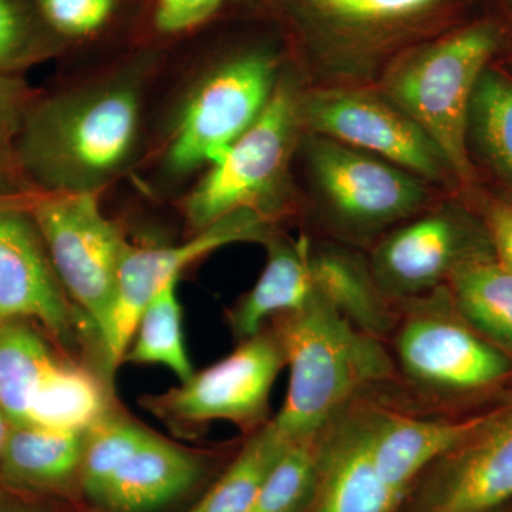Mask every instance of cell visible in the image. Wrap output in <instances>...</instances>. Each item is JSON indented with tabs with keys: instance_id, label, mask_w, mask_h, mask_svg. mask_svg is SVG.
I'll return each instance as SVG.
<instances>
[{
	"instance_id": "obj_13",
	"label": "cell",
	"mask_w": 512,
	"mask_h": 512,
	"mask_svg": "<svg viewBox=\"0 0 512 512\" xmlns=\"http://www.w3.org/2000/svg\"><path fill=\"white\" fill-rule=\"evenodd\" d=\"M493 248L460 210L441 204L397 225L373 249L369 264L390 301H410L437 291L467 259Z\"/></svg>"
},
{
	"instance_id": "obj_11",
	"label": "cell",
	"mask_w": 512,
	"mask_h": 512,
	"mask_svg": "<svg viewBox=\"0 0 512 512\" xmlns=\"http://www.w3.org/2000/svg\"><path fill=\"white\" fill-rule=\"evenodd\" d=\"M272 215L244 208L197 231L194 238L168 247L133 248L121 265L116 305L109 329L101 338L107 372L123 362L138 318L148 303L171 282L180 281L181 272L202 256L235 242H265L272 234Z\"/></svg>"
},
{
	"instance_id": "obj_9",
	"label": "cell",
	"mask_w": 512,
	"mask_h": 512,
	"mask_svg": "<svg viewBox=\"0 0 512 512\" xmlns=\"http://www.w3.org/2000/svg\"><path fill=\"white\" fill-rule=\"evenodd\" d=\"M279 63L268 50L225 60L198 83L174 128L167 151L171 173L218 163L264 111L279 82Z\"/></svg>"
},
{
	"instance_id": "obj_7",
	"label": "cell",
	"mask_w": 512,
	"mask_h": 512,
	"mask_svg": "<svg viewBox=\"0 0 512 512\" xmlns=\"http://www.w3.org/2000/svg\"><path fill=\"white\" fill-rule=\"evenodd\" d=\"M97 192H45L35 197L29 212L60 285L82 306L101 339L131 245L101 211Z\"/></svg>"
},
{
	"instance_id": "obj_19",
	"label": "cell",
	"mask_w": 512,
	"mask_h": 512,
	"mask_svg": "<svg viewBox=\"0 0 512 512\" xmlns=\"http://www.w3.org/2000/svg\"><path fill=\"white\" fill-rule=\"evenodd\" d=\"M269 256L258 281L229 313L232 332L239 340L254 338L272 316L299 311L313 292L309 252L311 241L268 242Z\"/></svg>"
},
{
	"instance_id": "obj_17",
	"label": "cell",
	"mask_w": 512,
	"mask_h": 512,
	"mask_svg": "<svg viewBox=\"0 0 512 512\" xmlns=\"http://www.w3.org/2000/svg\"><path fill=\"white\" fill-rule=\"evenodd\" d=\"M200 476L197 458L153 434L114 474L97 505L110 512L160 510L187 493Z\"/></svg>"
},
{
	"instance_id": "obj_25",
	"label": "cell",
	"mask_w": 512,
	"mask_h": 512,
	"mask_svg": "<svg viewBox=\"0 0 512 512\" xmlns=\"http://www.w3.org/2000/svg\"><path fill=\"white\" fill-rule=\"evenodd\" d=\"M291 443L274 421L264 424L190 512H248L266 477Z\"/></svg>"
},
{
	"instance_id": "obj_6",
	"label": "cell",
	"mask_w": 512,
	"mask_h": 512,
	"mask_svg": "<svg viewBox=\"0 0 512 512\" xmlns=\"http://www.w3.org/2000/svg\"><path fill=\"white\" fill-rule=\"evenodd\" d=\"M309 180L330 224L353 239H369L416 217L431 204L420 177L367 151L303 133Z\"/></svg>"
},
{
	"instance_id": "obj_14",
	"label": "cell",
	"mask_w": 512,
	"mask_h": 512,
	"mask_svg": "<svg viewBox=\"0 0 512 512\" xmlns=\"http://www.w3.org/2000/svg\"><path fill=\"white\" fill-rule=\"evenodd\" d=\"M373 400L363 396L318 434L319 468L312 512H397L404 495L377 467Z\"/></svg>"
},
{
	"instance_id": "obj_32",
	"label": "cell",
	"mask_w": 512,
	"mask_h": 512,
	"mask_svg": "<svg viewBox=\"0 0 512 512\" xmlns=\"http://www.w3.org/2000/svg\"><path fill=\"white\" fill-rule=\"evenodd\" d=\"M28 107V86L18 77L0 74V141L20 127Z\"/></svg>"
},
{
	"instance_id": "obj_21",
	"label": "cell",
	"mask_w": 512,
	"mask_h": 512,
	"mask_svg": "<svg viewBox=\"0 0 512 512\" xmlns=\"http://www.w3.org/2000/svg\"><path fill=\"white\" fill-rule=\"evenodd\" d=\"M447 285L458 313L488 338L512 350V271L495 249L467 259Z\"/></svg>"
},
{
	"instance_id": "obj_18",
	"label": "cell",
	"mask_w": 512,
	"mask_h": 512,
	"mask_svg": "<svg viewBox=\"0 0 512 512\" xmlns=\"http://www.w3.org/2000/svg\"><path fill=\"white\" fill-rule=\"evenodd\" d=\"M309 265L315 292L355 328L379 339L392 332L396 316L369 261L338 245L311 244Z\"/></svg>"
},
{
	"instance_id": "obj_36",
	"label": "cell",
	"mask_w": 512,
	"mask_h": 512,
	"mask_svg": "<svg viewBox=\"0 0 512 512\" xmlns=\"http://www.w3.org/2000/svg\"><path fill=\"white\" fill-rule=\"evenodd\" d=\"M0 512H23V511L9 510V508H0Z\"/></svg>"
},
{
	"instance_id": "obj_20",
	"label": "cell",
	"mask_w": 512,
	"mask_h": 512,
	"mask_svg": "<svg viewBox=\"0 0 512 512\" xmlns=\"http://www.w3.org/2000/svg\"><path fill=\"white\" fill-rule=\"evenodd\" d=\"M86 434L46 427L12 426L0 457V476L23 491L62 488L80 473Z\"/></svg>"
},
{
	"instance_id": "obj_10",
	"label": "cell",
	"mask_w": 512,
	"mask_h": 512,
	"mask_svg": "<svg viewBox=\"0 0 512 512\" xmlns=\"http://www.w3.org/2000/svg\"><path fill=\"white\" fill-rule=\"evenodd\" d=\"M285 365L278 336L259 333L187 382L144 399V407L177 429L227 420L254 429L269 413V396Z\"/></svg>"
},
{
	"instance_id": "obj_4",
	"label": "cell",
	"mask_w": 512,
	"mask_h": 512,
	"mask_svg": "<svg viewBox=\"0 0 512 512\" xmlns=\"http://www.w3.org/2000/svg\"><path fill=\"white\" fill-rule=\"evenodd\" d=\"M446 0H296L311 87L375 86Z\"/></svg>"
},
{
	"instance_id": "obj_29",
	"label": "cell",
	"mask_w": 512,
	"mask_h": 512,
	"mask_svg": "<svg viewBox=\"0 0 512 512\" xmlns=\"http://www.w3.org/2000/svg\"><path fill=\"white\" fill-rule=\"evenodd\" d=\"M35 29L18 0H0V74H10L40 56Z\"/></svg>"
},
{
	"instance_id": "obj_12",
	"label": "cell",
	"mask_w": 512,
	"mask_h": 512,
	"mask_svg": "<svg viewBox=\"0 0 512 512\" xmlns=\"http://www.w3.org/2000/svg\"><path fill=\"white\" fill-rule=\"evenodd\" d=\"M443 289L430 293L397 332L396 353L407 376L433 392L463 393L503 380L512 362L463 323L446 315Z\"/></svg>"
},
{
	"instance_id": "obj_2",
	"label": "cell",
	"mask_w": 512,
	"mask_h": 512,
	"mask_svg": "<svg viewBox=\"0 0 512 512\" xmlns=\"http://www.w3.org/2000/svg\"><path fill=\"white\" fill-rule=\"evenodd\" d=\"M276 336L289 367V389L272 421L291 441L318 436L393 375L382 340L355 328L316 292L299 311L284 315Z\"/></svg>"
},
{
	"instance_id": "obj_33",
	"label": "cell",
	"mask_w": 512,
	"mask_h": 512,
	"mask_svg": "<svg viewBox=\"0 0 512 512\" xmlns=\"http://www.w3.org/2000/svg\"><path fill=\"white\" fill-rule=\"evenodd\" d=\"M488 232L495 254L512 271V205L495 202L488 212Z\"/></svg>"
},
{
	"instance_id": "obj_34",
	"label": "cell",
	"mask_w": 512,
	"mask_h": 512,
	"mask_svg": "<svg viewBox=\"0 0 512 512\" xmlns=\"http://www.w3.org/2000/svg\"><path fill=\"white\" fill-rule=\"evenodd\" d=\"M33 200H35V198L26 200V198L6 197V195H0V210H6V208H29L30 205H32Z\"/></svg>"
},
{
	"instance_id": "obj_26",
	"label": "cell",
	"mask_w": 512,
	"mask_h": 512,
	"mask_svg": "<svg viewBox=\"0 0 512 512\" xmlns=\"http://www.w3.org/2000/svg\"><path fill=\"white\" fill-rule=\"evenodd\" d=\"M177 285L178 281L171 282L148 303L138 318L123 362L167 367L184 383L195 372L185 348L183 308Z\"/></svg>"
},
{
	"instance_id": "obj_16",
	"label": "cell",
	"mask_w": 512,
	"mask_h": 512,
	"mask_svg": "<svg viewBox=\"0 0 512 512\" xmlns=\"http://www.w3.org/2000/svg\"><path fill=\"white\" fill-rule=\"evenodd\" d=\"M29 208L0 210V323L35 319L66 339L72 319Z\"/></svg>"
},
{
	"instance_id": "obj_24",
	"label": "cell",
	"mask_w": 512,
	"mask_h": 512,
	"mask_svg": "<svg viewBox=\"0 0 512 512\" xmlns=\"http://www.w3.org/2000/svg\"><path fill=\"white\" fill-rule=\"evenodd\" d=\"M56 362L43 339L22 320L0 323V410L25 426L46 373Z\"/></svg>"
},
{
	"instance_id": "obj_30",
	"label": "cell",
	"mask_w": 512,
	"mask_h": 512,
	"mask_svg": "<svg viewBox=\"0 0 512 512\" xmlns=\"http://www.w3.org/2000/svg\"><path fill=\"white\" fill-rule=\"evenodd\" d=\"M116 0H37L43 18L67 36H87L109 20Z\"/></svg>"
},
{
	"instance_id": "obj_28",
	"label": "cell",
	"mask_w": 512,
	"mask_h": 512,
	"mask_svg": "<svg viewBox=\"0 0 512 512\" xmlns=\"http://www.w3.org/2000/svg\"><path fill=\"white\" fill-rule=\"evenodd\" d=\"M90 430L79 474L84 494L99 504L114 474L153 433L131 421L117 419H103Z\"/></svg>"
},
{
	"instance_id": "obj_22",
	"label": "cell",
	"mask_w": 512,
	"mask_h": 512,
	"mask_svg": "<svg viewBox=\"0 0 512 512\" xmlns=\"http://www.w3.org/2000/svg\"><path fill=\"white\" fill-rule=\"evenodd\" d=\"M468 151L512 191V79L498 70L481 74L467 126Z\"/></svg>"
},
{
	"instance_id": "obj_31",
	"label": "cell",
	"mask_w": 512,
	"mask_h": 512,
	"mask_svg": "<svg viewBox=\"0 0 512 512\" xmlns=\"http://www.w3.org/2000/svg\"><path fill=\"white\" fill-rule=\"evenodd\" d=\"M222 0H158L157 28L165 33L184 32L211 18Z\"/></svg>"
},
{
	"instance_id": "obj_1",
	"label": "cell",
	"mask_w": 512,
	"mask_h": 512,
	"mask_svg": "<svg viewBox=\"0 0 512 512\" xmlns=\"http://www.w3.org/2000/svg\"><path fill=\"white\" fill-rule=\"evenodd\" d=\"M140 90L113 80L28 107L19 158L47 192L99 191L127 163L140 127Z\"/></svg>"
},
{
	"instance_id": "obj_5",
	"label": "cell",
	"mask_w": 512,
	"mask_h": 512,
	"mask_svg": "<svg viewBox=\"0 0 512 512\" xmlns=\"http://www.w3.org/2000/svg\"><path fill=\"white\" fill-rule=\"evenodd\" d=\"M299 89L282 77L251 127L234 141L227 154L202 178L185 201L195 231L231 212L251 208L272 215L285 190L289 163L301 144Z\"/></svg>"
},
{
	"instance_id": "obj_8",
	"label": "cell",
	"mask_w": 512,
	"mask_h": 512,
	"mask_svg": "<svg viewBox=\"0 0 512 512\" xmlns=\"http://www.w3.org/2000/svg\"><path fill=\"white\" fill-rule=\"evenodd\" d=\"M299 117L303 133L367 151L430 185H460L429 134L376 86L301 90Z\"/></svg>"
},
{
	"instance_id": "obj_27",
	"label": "cell",
	"mask_w": 512,
	"mask_h": 512,
	"mask_svg": "<svg viewBox=\"0 0 512 512\" xmlns=\"http://www.w3.org/2000/svg\"><path fill=\"white\" fill-rule=\"evenodd\" d=\"M318 436L293 441L266 477L248 512H302L318 480Z\"/></svg>"
},
{
	"instance_id": "obj_23",
	"label": "cell",
	"mask_w": 512,
	"mask_h": 512,
	"mask_svg": "<svg viewBox=\"0 0 512 512\" xmlns=\"http://www.w3.org/2000/svg\"><path fill=\"white\" fill-rule=\"evenodd\" d=\"M104 409L100 383L86 370L56 360L37 389L28 424L86 433L104 419Z\"/></svg>"
},
{
	"instance_id": "obj_35",
	"label": "cell",
	"mask_w": 512,
	"mask_h": 512,
	"mask_svg": "<svg viewBox=\"0 0 512 512\" xmlns=\"http://www.w3.org/2000/svg\"><path fill=\"white\" fill-rule=\"evenodd\" d=\"M10 430H12V423H10L6 414L0 410V457H2L3 450H5Z\"/></svg>"
},
{
	"instance_id": "obj_15",
	"label": "cell",
	"mask_w": 512,
	"mask_h": 512,
	"mask_svg": "<svg viewBox=\"0 0 512 512\" xmlns=\"http://www.w3.org/2000/svg\"><path fill=\"white\" fill-rule=\"evenodd\" d=\"M434 464L416 512H488L512 498V412L487 423Z\"/></svg>"
},
{
	"instance_id": "obj_3",
	"label": "cell",
	"mask_w": 512,
	"mask_h": 512,
	"mask_svg": "<svg viewBox=\"0 0 512 512\" xmlns=\"http://www.w3.org/2000/svg\"><path fill=\"white\" fill-rule=\"evenodd\" d=\"M501 37L500 28L491 22L454 30L406 50L375 84L429 134L464 187L476 181L467 144L471 100Z\"/></svg>"
}]
</instances>
